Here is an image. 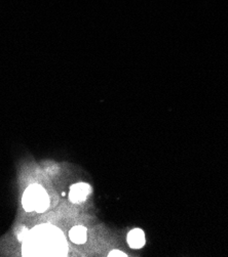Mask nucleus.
Masks as SVG:
<instances>
[{"mask_svg":"<svg viewBox=\"0 0 228 257\" xmlns=\"http://www.w3.org/2000/svg\"><path fill=\"white\" fill-rule=\"evenodd\" d=\"M69 237L73 243L84 244L86 241V229L82 226H76L69 232Z\"/></svg>","mask_w":228,"mask_h":257,"instance_id":"obj_5","label":"nucleus"},{"mask_svg":"<svg viewBox=\"0 0 228 257\" xmlns=\"http://www.w3.org/2000/svg\"><path fill=\"white\" fill-rule=\"evenodd\" d=\"M108 256H110V257H112V256H120V257H126V253H124L122 251H120V250H113V251H111L110 253H109V255Z\"/></svg>","mask_w":228,"mask_h":257,"instance_id":"obj_6","label":"nucleus"},{"mask_svg":"<svg viewBox=\"0 0 228 257\" xmlns=\"http://www.w3.org/2000/svg\"><path fill=\"white\" fill-rule=\"evenodd\" d=\"M25 256H63L67 243L63 233L52 226L44 225L26 231L20 236Z\"/></svg>","mask_w":228,"mask_h":257,"instance_id":"obj_1","label":"nucleus"},{"mask_svg":"<svg viewBox=\"0 0 228 257\" xmlns=\"http://www.w3.org/2000/svg\"><path fill=\"white\" fill-rule=\"evenodd\" d=\"M92 189L90 186L84 183L75 184L71 187L69 192V199L73 203H80L84 202L86 197L90 194Z\"/></svg>","mask_w":228,"mask_h":257,"instance_id":"obj_3","label":"nucleus"},{"mask_svg":"<svg viewBox=\"0 0 228 257\" xmlns=\"http://www.w3.org/2000/svg\"><path fill=\"white\" fill-rule=\"evenodd\" d=\"M22 203L27 212L35 211L37 213H42L50 205L48 195L42 186L32 185L25 191Z\"/></svg>","mask_w":228,"mask_h":257,"instance_id":"obj_2","label":"nucleus"},{"mask_svg":"<svg viewBox=\"0 0 228 257\" xmlns=\"http://www.w3.org/2000/svg\"><path fill=\"white\" fill-rule=\"evenodd\" d=\"M128 243L132 248H141L145 245V235L140 229H135L128 233Z\"/></svg>","mask_w":228,"mask_h":257,"instance_id":"obj_4","label":"nucleus"}]
</instances>
